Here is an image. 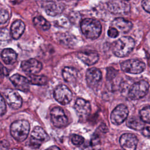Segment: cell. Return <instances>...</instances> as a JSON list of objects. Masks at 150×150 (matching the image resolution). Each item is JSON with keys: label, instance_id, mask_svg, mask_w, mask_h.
I'll return each mask as SVG.
<instances>
[{"label": "cell", "instance_id": "d6a6232c", "mask_svg": "<svg viewBox=\"0 0 150 150\" xmlns=\"http://www.w3.org/2000/svg\"><path fill=\"white\" fill-rule=\"evenodd\" d=\"M141 4L144 9L150 13V0H143Z\"/></svg>", "mask_w": 150, "mask_h": 150}, {"label": "cell", "instance_id": "8d00e7d4", "mask_svg": "<svg viewBox=\"0 0 150 150\" xmlns=\"http://www.w3.org/2000/svg\"><path fill=\"white\" fill-rule=\"evenodd\" d=\"M125 1H129V0H125Z\"/></svg>", "mask_w": 150, "mask_h": 150}, {"label": "cell", "instance_id": "1f68e13d", "mask_svg": "<svg viewBox=\"0 0 150 150\" xmlns=\"http://www.w3.org/2000/svg\"><path fill=\"white\" fill-rule=\"evenodd\" d=\"M117 71L114 70L112 67H109L107 69V77L108 79H112L114 78L116 74Z\"/></svg>", "mask_w": 150, "mask_h": 150}, {"label": "cell", "instance_id": "603a6c76", "mask_svg": "<svg viewBox=\"0 0 150 150\" xmlns=\"http://www.w3.org/2000/svg\"><path fill=\"white\" fill-rule=\"evenodd\" d=\"M127 125L134 130H142L144 127V122L141 119L135 116H132L127 120Z\"/></svg>", "mask_w": 150, "mask_h": 150}, {"label": "cell", "instance_id": "ffe728a7", "mask_svg": "<svg viewBox=\"0 0 150 150\" xmlns=\"http://www.w3.org/2000/svg\"><path fill=\"white\" fill-rule=\"evenodd\" d=\"M25 28V25L21 20L15 21L11 27V37L14 39H18L23 34Z\"/></svg>", "mask_w": 150, "mask_h": 150}, {"label": "cell", "instance_id": "4fadbf2b", "mask_svg": "<svg viewBox=\"0 0 150 150\" xmlns=\"http://www.w3.org/2000/svg\"><path fill=\"white\" fill-rule=\"evenodd\" d=\"M77 57L84 64L91 66L97 62L99 59L98 53L94 50L80 51L77 53Z\"/></svg>", "mask_w": 150, "mask_h": 150}, {"label": "cell", "instance_id": "ba28073f", "mask_svg": "<svg viewBox=\"0 0 150 150\" xmlns=\"http://www.w3.org/2000/svg\"><path fill=\"white\" fill-rule=\"evenodd\" d=\"M54 97L56 100L62 105L67 104L72 99L73 94L71 90L65 85L57 86L54 90Z\"/></svg>", "mask_w": 150, "mask_h": 150}, {"label": "cell", "instance_id": "cb8c5ba5", "mask_svg": "<svg viewBox=\"0 0 150 150\" xmlns=\"http://www.w3.org/2000/svg\"><path fill=\"white\" fill-rule=\"evenodd\" d=\"M33 22L37 28L43 30H47L50 28V23L43 17L40 16L35 17L33 19Z\"/></svg>", "mask_w": 150, "mask_h": 150}, {"label": "cell", "instance_id": "7c38bea8", "mask_svg": "<svg viewBox=\"0 0 150 150\" xmlns=\"http://www.w3.org/2000/svg\"><path fill=\"white\" fill-rule=\"evenodd\" d=\"M138 142L137 137L133 134L125 133L120 138V144L121 147L126 150L135 149Z\"/></svg>", "mask_w": 150, "mask_h": 150}, {"label": "cell", "instance_id": "30bf717a", "mask_svg": "<svg viewBox=\"0 0 150 150\" xmlns=\"http://www.w3.org/2000/svg\"><path fill=\"white\" fill-rule=\"evenodd\" d=\"M50 118L53 124L57 128L64 127L68 123L67 117L60 107H54L51 110Z\"/></svg>", "mask_w": 150, "mask_h": 150}, {"label": "cell", "instance_id": "83f0119b", "mask_svg": "<svg viewBox=\"0 0 150 150\" xmlns=\"http://www.w3.org/2000/svg\"><path fill=\"white\" fill-rule=\"evenodd\" d=\"M71 141L72 143L75 145H82L84 142V139L83 137L77 135V134H73L71 137Z\"/></svg>", "mask_w": 150, "mask_h": 150}, {"label": "cell", "instance_id": "3957f363", "mask_svg": "<svg viewBox=\"0 0 150 150\" xmlns=\"http://www.w3.org/2000/svg\"><path fill=\"white\" fill-rule=\"evenodd\" d=\"M30 131V124L27 120H19L12 123L10 127V132L12 137L18 141H25Z\"/></svg>", "mask_w": 150, "mask_h": 150}, {"label": "cell", "instance_id": "5b68a950", "mask_svg": "<svg viewBox=\"0 0 150 150\" xmlns=\"http://www.w3.org/2000/svg\"><path fill=\"white\" fill-rule=\"evenodd\" d=\"M49 139V137L45 131L40 127L36 126L31 134L29 144L32 148L36 149L39 148L42 143Z\"/></svg>", "mask_w": 150, "mask_h": 150}, {"label": "cell", "instance_id": "d6986e66", "mask_svg": "<svg viewBox=\"0 0 150 150\" xmlns=\"http://www.w3.org/2000/svg\"><path fill=\"white\" fill-rule=\"evenodd\" d=\"M112 25L122 33L128 32L132 27L131 22L122 18H115L112 22Z\"/></svg>", "mask_w": 150, "mask_h": 150}, {"label": "cell", "instance_id": "5bb4252c", "mask_svg": "<svg viewBox=\"0 0 150 150\" xmlns=\"http://www.w3.org/2000/svg\"><path fill=\"white\" fill-rule=\"evenodd\" d=\"M21 68L28 73L35 74L40 72L42 68V64L36 59H30L21 63Z\"/></svg>", "mask_w": 150, "mask_h": 150}, {"label": "cell", "instance_id": "7402d4cb", "mask_svg": "<svg viewBox=\"0 0 150 150\" xmlns=\"http://www.w3.org/2000/svg\"><path fill=\"white\" fill-rule=\"evenodd\" d=\"M1 58L5 64H12L17 59V54L13 49L6 48L1 53Z\"/></svg>", "mask_w": 150, "mask_h": 150}, {"label": "cell", "instance_id": "d590c367", "mask_svg": "<svg viewBox=\"0 0 150 150\" xmlns=\"http://www.w3.org/2000/svg\"><path fill=\"white\" fill-rule=\"evenodd\" d=\"M49 149H59L60 148H58V147H57V146H52V147L49 148Z\"/></svg>", "mask_w": 150, "mask_h": 150}, {"label": "cell", "instance_id": "8fae6325", "mask_svg": "<svg viewBox=\"0 0 150 150\" xmlns=\"http://www.w3.org/2000/svg\"><path fill=\"white\" fill-rule=\"evenodd\" d=\"M4 96L7 103L14 109L19 108L22 104V99L20 95L15 90L8 88L4 92Z\"/></svg>", "mask_w": 150, "mask_h": 150}, {"label": "cell", "instance_id": "836d02e7", "mask_svg": "<svg viewBox=\"0 0 150 150\" xmlns=\"http://www.w3.org/2000/svg\"><path fill=\"white\" fill-rule=\"evenodd\" d=\"M142 134L144 137L150 138V126L144 127L142 129Z\"/></svg>", "mask_w": 150, "mask_h": 150}, {"label": "cell", "instance_id": "ac0fdd59", "mask_svg": "<svg viewBox=\"0 0 150 150\" xmlns=\"http://www.w3.org/2000/svg\"><path fill=\"white\" fill-rule=\"evenodd\" d=\"M44 9L48 15L55 16L63 12L64 9V6L61 3L49 1L45 4Z\"/></svg>", "mask_w": 150, "mask_h": 150}, {"label": "cell", "instance_id": "9a60e30c", "mask_svg": "<svg viewBox=\"0 0 150 150\" xmlns=\"http://www.w3.org/2000/svg\"><path fill=\"white\" fill-rule=\"evenodd\" d=\"M102 74L100 70L96 67H91L86 72V81L88 85L91 87H96L100 82Z\"/></svg>", "mask_w": 150, "mask_h": 150}, {"label": "cell", "instance_id": "8992f818", "mask_svg": "<svg viewBox=\"0 0 150 150\" xmlns=\"http://www.w3.org/2000/svg\"><path fill=\"white\" fill-rule=\"evenodd\" d=\"M108 10L116 15H124L130 11L129 4L125 0H109L107 2Z\"/></svg>", "mask_w": 150, "mask_h": 150}, {"label": "cell", "instance_id": "4316f807", "mask_svg": "<svg viewBox=\"0 0 150 150\" xmlns=\"http://www.w3.org/2000/svg\"><path fill=\"white\" fill-rule=\"evenodd\" d=\"M139 116L144 122L150 124V107L146 106L141 109L139 111Z\"/></svg>", "mask_w": 150, "mask_h": 150}, {"label": "cell", "instance_id": "484cf974", "mask_svg": "<svg viewBox=\"0 0 150 150\" xmlns=\"http://www.w3.org/2000/svg\"><path fill=\"white\" fill-rule=\"evenodd\" d=\"M11 32L6 28L0 29V46H5L11 40Z\"/></svg>", "mask_w": 150, "mask_h": 150}, {"label": "cell", "instance_id": "f546056e", "mask_svg": "<svg viewBox=\"0 0 150 150\" xmlns=\"http://www.w3.org/2000/svg\"><path fill=\"white\" fill-rule=\"evenodd\" d=\"M107 34L109 37H110L111 38H117L119 35V32H118V29H117L115 28L111 27L108 29Z\"/></svg>", "mask_w": 150, "mask_h": 150}, {"label": "cell", "instance_id": "52a82bcc", "mask_svg": "<svg viewBox=\"0 0 150 150\" xmlns=\"http://www.w3.org/2000/svg\"><path fill=\"white\" fill-rule=\"evenodd\" d=\"M121 68L128 73L139 74L145 70V64L138 59H129L121 63Z\"/></svg>", "mask_w": 150, "mask_h": 150}, {"label": "cell", "instance_id": "7a4b0ae2", "mask_svg": "<svg viewBox=\"0 0 150 150\" xmlns=\"http://www.w3.org/2000/svg\"><path fill=\"white\" fill-rule=\"evenodd\" d=\"M80 28L83 34L87 38L96 39L98 38L101 32L100 22L94 19L86 18L82 20Z\"/></svg>", "mask_w": 150, "mask_h": 150}, {"label": "cell", "instance_id": "4dcf8cb0", "mask_svg": "<svg viewBox=\"0 0 150 150\" xmlns=\"http://www.w3.org/2000/svg\"><path fill=\"white\" fill-rule=\"evenodd\" d=\"M6 112V104L5 100L0 94V116L3 115Z\"/></svg>", "mask_w": 150, "mask_h": 150}, {"label": "cell", "instance_id": "9c48e42d", "mask_svg": "<svg viewBox=\"0 0 150 150\" xmlns=\"http://www.w3.org/2000/svg\"><path fill=\"white\" fill-rule=\"evenodd\" d=\"M129 111L128 107L124 104L117 105L112 111L110 115L111 122L116 125L121 124L128 117Z\"/></svg>", "mask_w": 150, "mask_h": 150}, {"label": "cell", "instance_id": "6da1fadb", "mask_svg": "<svg viewBox=\"0 0 150 150\" xmlns=\"http://www.w3.org/2000/svg\"><path fill=\"white\" fill-rule=\"evenodd\" d=\"M134 46L135 41L131 37L122 36L114 43L112 52L117 57H125L132 51Z\"/></svg>", "mask_w": 150, "mask_h": 150}, {"label": "cell", "instance_id": "d4e9b609", "mask_svg": "<svg viewBox=\"0 0 150 150\" xmlns=\"http://www.w3.org/2000/svg\"><path fill=\"white\" fill-rule=\"evenodd\" d=\"M29 83L34 85H45L47 82V78L45 76H38L30 74L27 78Z\"/></svg>", "mask_w": 150, "mask_h": 150}, {"label": "cell", "instance_id": "277c9868", "mask_svg": "<svg viewBox=\"0 0 150 150\" xmlns=\"http://www.w3.org/2000/svg\"><path fill=\"white\" fill-rule=\"evenodd\" d=\"M149 87L148 81L141 80L134 83L128 91V96L131 100H138L144 97Z\"/></svg>", "mask_w": 150, "mask_h": 150}, {"label": "cell", "instance_id": "e575fe53", "mask_svg": "<svg viewBox=\"0 0 150 150\" xmlns=\"http://www.w3.org/2000/svg\"><path fill=\"white\" fill-rule=\"evenodd\" d=\"M8 73V70L5 67L3 66V65L0 63V76H6Z\"/></svg>", "mask_w": 150, "mask_h": 150}, {"label": "cell", "instance_id": "f1b7e54d", "mask_svg": "<svg viewBox=\"0 0 150 150\" xmlns=\"http://www.w3.org/2000/svg\"><path fill=\"white\" fill-rule=\"evenodd\" d=\"M9 19L8 12L4 9H0V23L3 24L7 22Z\"/></svg>", "mask_w": 150, "mask_h": 150}, {"label": "cell", "instance_id": "e0dca14e", "mask_svg": "<svg viewBox=\"0 0 150 150\" xmlns=\"http://www.w3.org/2000/svg\"><path fill=\"white\" fill-rule=\"evenodd\" d=\"M74 109L77 114L82 117L88 116L91 110L90 103L83 98H78L76 100L74 104Z\"/></svg>", "mask_w": 150, "mask_h": 150}, {"label": "cell", "instance_id": "44dd1931", "mask_svg": "<svg viewBox=\"0 0 150 150\" xmlns=\"http://www.w3.org/2000/svg\"><path fill=\"white\" fill-rule=\"evenodd\" d=\"M62 76L64 80L69 83H74L77 78V70L71 67H65L62 71Z\"/></svg>", "mask_w": 150, "mask_h": 150}, {"label": "cell", "instance_id": "2e32d148", "mask_svg": "<svg viewBox=\"0 0 150 150\" xmlns=\"http://www.w3.org/2000/svg\"><path fill=\"white\" fill-rule=\"evenodd\" d=\"M10 80L15 88L23 92H28L29 90V82L27 78L15 74L10 77Z\"/></svg>", "mask_w": 150, "mask_h": 150}]
</instances>
